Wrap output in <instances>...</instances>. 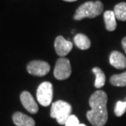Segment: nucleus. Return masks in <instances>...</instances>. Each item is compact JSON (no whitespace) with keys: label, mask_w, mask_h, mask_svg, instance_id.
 <instances>
[{"label":"nucleus","mask_w":126,"mask_h":126,"mask_svg":"<svg viewBox=\"0 0 126 126\" xmlns=\"http://www.w3.org/2000/svg\"><path fill=\"white\" fill-rule=\"evenodd\" d=\"M108 96L103 90H98L90 96L89 104L91 110L86 112L90 123L94 126H103L108 121Z\"/></svg>","instance_id":"obj_1"},{"label":"nucleus","mask_w":126,"mask_h":126,"mask_svg":"<svg viewBox=\"0 0 126 126\" xmlns=\"http://www.w3.org/2000/svg\"><path fill=\"white\" fill-rule=\"evenodd\" d=\"M103 4L100 1L86 2L77 9L73 19L81 20L84 18H95L103 12Z\"/></svg>","instance_id":"obj_2"},{"label":"nucleus","mask_w":126,"mask_h":126,"mask_svg":"<svg viewBox=\"0 0 126 126\" xmlns=\"http://www.w3.org/2000/svg\"><path fill=\"white\" fill-rule=\"evenodd\" d=\"M71 113L72 106L67 102L59 100L52 103L50 109V117L56 119L60 125H65L67 120L72 115Z\"/></svg>","instance_id":"obj_3"},{"label":"nucleus","mask_w":126,"mask_h":126,"mask_svg":"<svg viewBox=\"0 0 126 126\" xmlns=\"http://www.w3.org/2000/svg\"><path fill=\"white\" fill-rule=\"evenodd\" d=\"M53 98V85L50 82L44 81L37 90V102L43 107H47L51 103Z\"/></svg>","instance_id":"obj_4"},{"label":"nucleus","mask_w":126,"mask_h":126,"mask_svg":"<svg viewBox=\"0 0 126 126\" xmlns=\"http://www.w3.org/2000/svg\"><path fill=\"white\" fill-rule=\"evenodd\" d=\"M72 73L71 63L68 59L60 57L56 61L54 69V76L57 80L63 81L68 79Z\"/></svg>","instance_id":"obj_5"},{"label":"nucleus","mask_w":126,"mask_h":126,"mask_svg":"<svg viewBox=\"0 0 126 126\" xmlns=\"http://www.w3.org/2000/svg\"><path fill=\"white\" fill-rule=\"evenodd\" d=\"M50 64L46 61L33 60L27 65V71L29 74L37 77H43L50 72Z\"/></svg>","instance_id":"obj_6"},{"label":"nucleus","mask_w":126,"mask_h":126,"mask_svg":"<svg viewBox=\"0 0 126 126\" xmlns=\"http://www.w3.org/2000/svg\"><path fill=\"white\" fill-rule=\"evenodd\" d=\"M54 46L56 54L60 57H64L68 55L73 47L72 42L68 40H66L63 36H58L56 37Z\"/></svg>","instance_id":"obj_7"},{"label":"nucleus","mask_w":126,"mask_h":126,"mask_svg":"<svg viewBox=\"0 0 126 126\" xmlns=\"http://www.w3.org/2000/svg\"><path fill=\"white\" fill-rule=\"evenodd\" d=\"M20 102L29 112L35 114L38 111V106L32 94L28 91H24L20 94Z\"/></svg>","instance_id":"obj_8"},{"label":"nucleus","mask_w":126,"mask_h":126,"mask_svg":"<svg viewBox=\"0 0 126 126\" xmlns=\"http://www.w3.org/2000/svg\"><path fill=\"white\" fill-rule=\"evenodd\" d=\"M109 62L111 66L117 69H124L126 68V57L120 51L115 50L110 55Z\"/></svg>","instance_id":"obj_9"},{"label":"nucleus","mask_w":126,"mask_h":126,"mask_svg":"<svg viewBox=\"0 0 126 126\" xmlns=\"http://www.w3.org/2000/svg\"><path fill=\"white\" fill-rule=\"evenodd\" d=\"M12 120L16 126H35V121L33 118L19 111L13 114Z\"/></svg>","instance_id":"obj_10"},{"label":"nucleus","mask_w":126,"mask_h":126,"mask_svg":"<svg viewBox=\"0 0 126 126\" xmlns=\"http://www.w3.org/2000/svg\"><path fill=\"white\" fill-rule=\"evenodd\" d=\"M105 26L108 31H114L116 28V16L113 11H107L103 15Z\"/></svg>","instance_id":"obj_11"},{"label":"nucleus","mask_w":126,"mask_h":126,"mask_svg":"<svg viewBox=\"0 0 126 126\" xmlns=\"http://www.w3.org/2000/svg\"><path fill=\"white\" fill-rule=\"evenodd\" d=\"M74 43L81 50L89 49L91 45V42H90V40L89 39V37L82 33H77L75 35Z\"/></svg>","instance_id":"obj_12"},{"label":"nucleus","mask_w":126,"mask_h":126,"mask_svg":"<svg viewBox=\"0 0 126 126\" xmlns=\"http://www.w3.org/2000/svg\"><path fill=\"white\" fill-rule=\"evenodd\" d=\"M113 12L117 20L126 21V2H120L114 7Z\"/></svg>","instance_id":"obj_13"},{"label":"nucleus","mask_w":126,"mask_h":126,"mask_svg":"<svg viewBox=\"0 0 126 126\" xmlns=\"http://www.w3.org/2000/svg\"><path fill=\"white\" fill-rule=\"evenodd\" d=\"M92 72H94V74L95 75L94 86L96 88L103 87L106 81V77L103 70L99 68H94L92 69Z\"/></svg>","instance_id":"obj_14"},{"label":"nucleus","mask_w":126,"mask_h":126,"mask_svg":"<svg viewBox=\"0 0 126 126\" xmlns=\"http://www.w3.org/2000/svg\"><path fill=\"white\" fill-rule=\"evenodd\" d=\"M110 82L115 86H126V72L120 74L113 75L110 79Z\"/></svg>","instance_id":"obj_15"},{"label":"nucleus","mask_w":126,"mask_h":126,"mask_svg":"<svg viewBox=\"0 0 126 126\" xmlns=\"http://www.w3.org/2000/svg\"><path fill=\"white\" fill-rule=\"evenodd\" d=\"M125 111H126V101L125 102L118 101L114 109L115 115H116V116L120 117L124 115Z\"/></svg>","instance_id":"obj_16"},{"label":"nucleus","mask_w":126,"mask_h":126,"mask_svg":"<svg viewBox=\"0 0 126 126\" xmlns=\"http://www.w3.org/2000/svg\"><path fill=\"white\" fill-rule=\"evenodd\" d=\"M79 125V120L78 118L74 115H71L68 117V119L67 120V121L65 123V126H77Z\"/></svg>","instance_id":"obj_17"},{"label":"nucleus","mask_w":126,"mask_h":126,"mask_svg":"<svg viewBox=\"0 0 126 126\" xmlns=\"http://www.w3.org/2000/svg\"><path fill=\"white\" fill-rule=\"evenodd\" d=\"M121 43H122V47H123V49H124L125 52L126 53V37L123 38Z\"/></svg>","instance_id":"obj_18"},{"label":"nucleus","mask_w":126,"mask_h":126,"mask_svg":"<svg viewBox=\"0 0 126 126\" xmlns=\"http://www.w3.org/2000/svg\"><path fill=\"white\" fill-rule=\"evenodd\" d=\"M63 1H66V2H75L77 0H63Z\"/></svg>","instance_id":"obj_19"},{"label":"nucleus","mask_w":126,"mask_h":126,"mask_svg":"<svg viewBox=\"0 0 126 126\" xmlns=\"http://www.w3.org/2000/svg\"><path fill=\"white\" fill-rule=\"evenodd\" d=\"M77 126H86V125H84V124H79V125H77Z\"/></svg>","instance_id":"obj_20"}]
</instances>
